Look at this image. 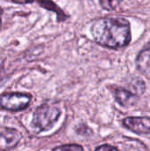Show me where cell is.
Returning <instances> with one entry per match:
<instances>
[{"instance_id":"cell-1","label":"cell","mask_w":150,"mask_h":151,"mask_svg":"<svg viewBox=\"0 0 150 151\" xmlns=\"http://www.w3.org/2000/svg\"><path fill=\"white\" fill-rule=\"evenodd\" d=\"M91 34L96 43L110 49L124 48L132 39L129 21L120 17L95 19L91 27Z\"/></svg>"},{"instance_id":"cell-2","label":"cell","mask_w":150,"mask_h":151,"mask_svg":"<svg viewBox=\"0 0 150 151\" xmlns=\"http://www.w3.org/2000/svg\"><path fill=\"white\" fill-rule=\"evenodd\" d=\"M61 111L54 104H44L39 106L33 116L32 126L36 132H43L50 129L57 121Z\"/></svg>"},{"instance_id":"cell-7","label":"cell","mask_w":150,"mask_h":151,"mask_svg":"<svg viewBox=\"0 0 150 151\" xmlns=\"http://www.w3.org/2000/svg\"><path fill=\"white\" fill-rule=\"evenodd\" d=\"M136 66L140 72L148 73L150 72V42L139 52L136 60Z\"/></svg>"},{"instance_id":"cell-13","label":"cell","mask_w":150,"mask_h":151,"mask_svg":"<svg viewBox=\"0 0 150 151\" xmlns=\"http://www.w3.org/2000/svg\"><path fill=\"white\" fill-rule=\"evenodd\" d=\"M3 9L0 7V30H1V27H2V16H3Z\"/></svg>"},{"instance_id":"cell-12","label":"cell","mask_w":150,"mask_h":151,"mask_svg":"<svg viewBox=\"0 0 150 151\" xmlns=\"http://www.w3.org/2000/svg\"><path fill=\"white\" fill-rule=\"evenodd\" d=\"M11 1L16 4H29L34 2L35 0H11Z\"/></svg>"},{"instance_id":"cell-4","label":"cell","mask_w":150,"mask_h":151,"mask_svg":"<svg viewBox=\"0 0 150 151\" xmlns=\"http://www.w3.org/2000/svg\"><path fill=\"white\" fill-rule=\"evenodd\" d=\"M124 126L138 134L150 135V119L147 117H128L123 120Z\"/></svg>"},{"instance_id":"cell-10","label":"cell","mask_w":150,"mask_h":151,"mask_svg":"<svg viewBox=\"0 0 150 151\" xmlns=\"http://www.w3.org/2000/svg\"><path fill=\"white\" fill-rule=\"evenodd\" d=\"M52 151H83V148L77 144H67L57 147Z\"/></svg>"},{"instance_id":"cell-3","label":"cell","mask_w":150,"mask_h":151,"mask_svg":"<svg viewBox=\"0 0 150 151\" xmlns=\"http://www.w3.org/2000/svg\"><path fill=\"white\" fill-rule=\"evenodd\" d=\"M32 96L29 94L11 92L0 95V107L11 111H19L28 107Z\"/></svg>"},{"instance_id":"cell-11","label":"cell","mask_w":150,"mask_h":151,"mask_svg":"<svg viewBox=\"0 0 150 151\" xmlns=\"http://www.w3.org/2000/svg\"><path fill=\"white\" fill-rule=\"evenodd\" d=\"M95 151H118L117 148L111 146V145H102L100 147H98Z\"/></svg>"},{"instance_id":"cell-14","label":"cell","mask_w":150,"mask_h":151,"mask_svg":"<svg viewBox=\"0 0 150 151\" xmlns=\"http://www.w3.org/2000/svg\"><path fill=\"white\" fill-rule=\"evenodd\" d=\"M147 106L149 108V111H150V97L148 98V102H147Z\"/></svg>"},{"instance_id":"cell-5","label":"cell","mask_w":150,"mask_h":151,"mask_svg":"<svg viewBox=\"0 0 150 151\" xmlns=\"http://www.w3.org/2000/svg\"><path fill=\"white\" fill-rule=\"evenodd\" d=\"M21 140V134L13 128H5L0 132V151L14 149Z\"/></svg>"},{"instance_id":"cell-6","label":"cell","mask_w":150,"mask_h":151,"mask_svg":"<svg viewBox=\"0 0 150 151\" xmlns=\"http://www.w3.org/2000/svg\"><path fill=\"white\" fill-rule=\"evenodd\" d=\"M114 95L116 101L122 106H131L138 100V96L124 88H116Z\"/></svg>"},{"instance_id":"cell-9","label":"cell","mask_w":150,"mask_h":151,"mask_svg":"<svg viewBox=\"0 0 150 151\" xmlns=\"http://www.w3.org/2000/svg\"><path fill=\"white\" fill-rule=\"evenodd\" d=\"M122 1L123 0H99V3L104 10L113 11L121 4Z\"/></svg>"},{"instance_id":"cell-8","label":"cell","mask_w":150,"mask_h":151,"mask_svg":"<svg viewBox=\"0 0 150 151\" xmlns=\"http://www.w3.org/2000/svg\"><path fill=\"white\" fill-rule=\"evenodd\" d=\"M130 88H131V90L133 94H135L136 96H140V95H142L145 90H146V84L144 82L143 80H141V78L139 77H135L133 78L131 82H130Z\"/></svg>"}]
</instances>
